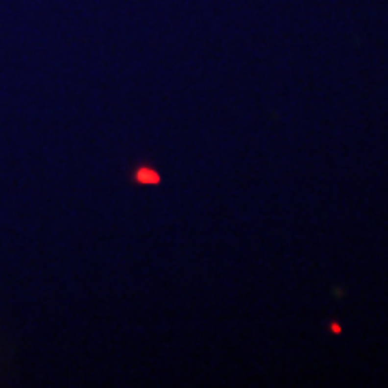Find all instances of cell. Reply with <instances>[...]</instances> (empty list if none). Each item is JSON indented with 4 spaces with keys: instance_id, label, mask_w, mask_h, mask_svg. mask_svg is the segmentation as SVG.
Masks as SVG:
<instances>
[{
    "instance_id": "cell-1",
    "label": "cell",
    "mask_w": 388,
    "mask_h": 388,
    "mask_svg": "<svg viewBox=\"0 0 388 388\" xmlns=\"http://www.w3.org/2000/svg\"><path fill=\"white\" fill-rule=\"evenodd\" d=\"M136 179L143 181V183H158L160 181V175H155V172L149 170V169H138Z\"/></svg>"
}]
</instances>
